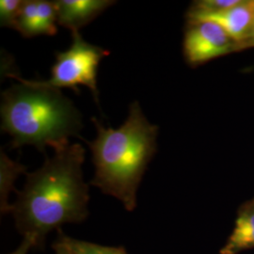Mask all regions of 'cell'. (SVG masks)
Instances as JSON below:
<instances>
[{
  "instance_id": "obj_4",
  "label": "cell",
  "mask_w": 254,
  "mask_h": 254,
  "mask_svg": "<svg viewBox=\"0 0 254 254\" xmlns=\"http://www.w3.org/2000/svg\"><path fill=\"white\" fill-rule=\"evenodd\" d=\"M72 45L64 52H56V63L48 80H34L43 87L61 90L69 88L80 93L79 85L88 87L99 106L97 89V71L100 62L110 52L99 46L91 45L82 38L79 31L72 32Z\"/></svg>"
},
{
  "instance_id": "obj_3",
  "label": "cell",
  "mask_w": 254,
  "mask_h": 254,
  "mask_svg": "<svg viewBox=\"0 0 254 254\" xmlns=\"http://www.w3.org/2000/svg\"><path fill=\"white\" fill-rule=\"evenodd\" d=\"M7 76L21 82L2 92L1 130L12 140L11 148L33 145L46 154V146L69 142L79 137L83 127L80 112L61 90L46 88L17 73Z\"/></svg>"
},
{
  "instance_id": "obj_6",
  "label": "cell",
  "mask_w": 254,
  "mask_h": 254,
  "mask_svg": "<svg viewBox=\"0 0 254 254\" xmlns=\"http://www.w3.org/2000/svg\"><path fill=\"white\" fill-rule=\"evenodd\" d=\"M188 22L209 21L222 27L239 46L248 41L254 24V0H241L231 9L213 13H188Z\"/></svg>"
},
{
  "instance_id": "obj_9",
  "label": "cell",
  "mask_w": 254,
  "mask_h": 254,
  "mask_svg": "<svg viewBox=\"0 0 254 254\" xmlns=\"http://www.w3.org/2000/svg\"><path fill=\"white\" fill-rule=\"evenodd\" d=\"M26 166L9 159L1 149L0 153V210L1 214L10 213L9 193L14 190V181L20 174L26 173Z\"/></svg>"
},
{
  "instance_id": "obj_10",
  "label": "cell",
  "mask_w": 254,
  "mask_h": 254,
  "mask_svg": "<svg viewBox=\"0 0 254 254\" xmlns=\"http://www.w3.org/2000/svg\"><path fill=\"white\" fill-rule=\"evenodd\" d=\"M57 245L63 247L71 254H128L123 247H107L65 236L60 230Z\"/></svg>"
},
{
  "instance_id": "obj_16",
  "label": "cell",
  "mask_w": 254,
  "mask_h": 254,
  "mask_svg": "<svg viewBox=\"0 0 254 254\" xmlns=\"http://www.w3.org/2000/svg\"><path fill=\"white\" fill-rule=\"evenodd\" d=\"M53 248H54L56 254H71L69 252H67L65 249H64L63 247L57 245V244H54V245H53Z\"/></svg>"
},
{
  "instance_id": "obj_2",
  "label": "cell",
  "mask_w": 254,
  "mask_h": 254,
  "mask_svg": "<svg viewBox=\"0 0 254 254\" xmlns=\"http://www.w3.org/2000/svg\"><path fill=\"white\" fill-rule=\"evenodd\" d=\"M91 121L97 136L86 140L95 168L91 184L122 201L127 211H133L142 176L156 153L158 127L146 119L136 101L130 105L127 121L118 129L105 128L95 118Z\"/></svg>"
},
{
  "instance_id": "obj_8",
  "label": "cell",
  "mask_w": 254,
  "mask_h": 254,
  "mask_svg": "<svg viewBox=\"0 0 254 254\" xmlns=\"http://www.w3.org/2000/svg\"><path fill=\"white\" fill-rule=\"evenodd\" d=\"M254 248V199L238 211L235 229L220 254H238Z\"/></svg>"
},
{
  "instance_id": "obj_12",
  "label": "cell",
  "mask_w": 254,
  "mask_h": 254,
  "mask_svg": "<svg viewBox=\"0 0 254 254\" xmlns=\"http://www.w3.org/2000/svg\"><path fill=\"white\" fill-rule=\"evenodd\" d=\"M58 16L54 1L38 0V34L54 36L58 33Z\"/></svg>"
},
{
  "instance_id": "obj_13",
  "label": "cell",
  "mask_w": 254,
  "mask_h": 254,
  "mask_svg": "<svg viewBox=\"0 0 254 254\" xmlns=\"http://www.w3.org/2000/svg\"><path fill=\"white\" fill-rule=\"evenodd\" d=\"M22 0H1L0 1V25L1 27L14 28L22 9Z\"/></svg>"
},
{
  "instance_id": "obj_11",
  "label": "cell",
  "mask_w": 254,
  "mask_h": 254,
  "mask_svg": "<svg viewBox=\"0 0 254 254\" xmlns=\"http://www.w3.org/2000/svg\"><path fill=\"white\" fill-rule=\"evenodd\" d=\"M15 29L26 38L39 36L38 34V0L24 1Z\"/></svg>"
},
{
  "instance_id": "obj_5",
  "label": "cell",
  "mask_w": 254,
  "mask_h": 254,
  "mask_svg": "<svg viewBox=\"0 0 254 254\" xmlns=\"http://www.w3.org/2000/svg\"><path fill=\"white\" fill-rule=\"evenodd\" d=\"M237 49L238 44L217 24L209 21L188 22L184 55L191 66L201 65Z\"/></svg>"
},
{
  "instance_id": "obj_7",
  "label": "cell",
  "mask_w": 254,
  "mask_h": 254,
  "mask_svg": "<svg viewBox=\"0 0 254 254\" xmlns=\"http://www.w3.org/2000/svg\"><path fill=\"white\" fill-rule=\"evenodd\" d=\"M116 3L114 0H57L54 4L58 25L72 32L79 31Z\"/></svg>"
},
{
  "instance_id": "obj_14",
  "label": "cell",
  "mask_w": 254,
  "mask_h": 254,
  "mask_svg": "<svg viewBox=\"0 0 254 254\" xmlns=\"http://www.w3.org/2000/svg\"><path fill=\"white\" fill-rule=\"evenodd\" d=\"M33 247H37L36 238L31 235H26L17 250L9 254H27L28 251Z\"/></svg>"
},
{
  "instance_id": "obj_15",
  "label": "cell",
  "mask_w": 254,
  "mask_h": 254,
  "mask_svg": "<svg viewBox=\"0 0 254 254\" xmlns=\"http://www.w3.org/2000/svg\"><path fill=\"white\" fill-rule=\"evenodd\" d=\"M251 46H254V27H253V29H252V32H251V34H250V37H249L248 41H247L245 44H244L243 48H246V47H251Z\"/></svg>"
},
{
  "instance_id": "obj_1",
  "label": "cell",
  "mask_w": 254,
  "mask_h": 254,
  "mask_svg": "<svg viewBox=\"0 0 254 254\" xmlns=\"http://www.w3.org/2000/svg\"><path fill=\"white\" fill-rule=\"evenodd\" d=\"M53 149V157L46 156L39 170L26 173V185L16 191L10 210L19 232L34 236L37 246L43 245L51 231L80 223L89 215V186L82 173L85 149L70 142Z\"/></svg>"
}]
</instances>
